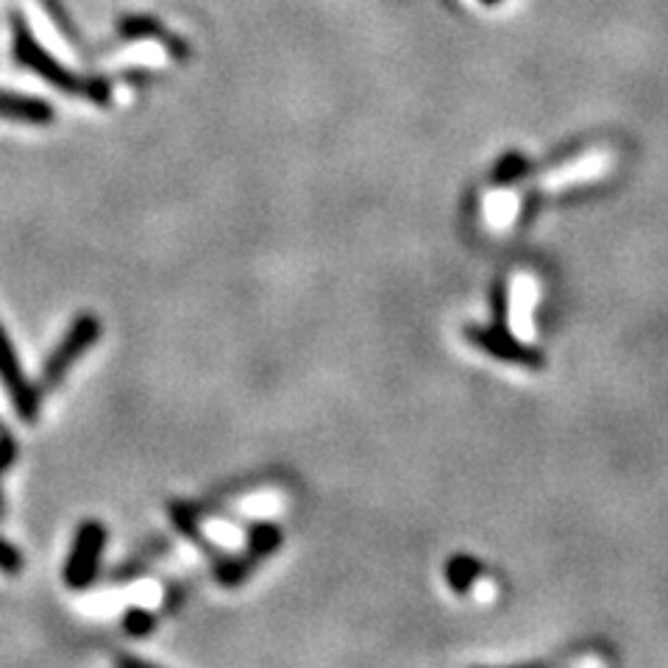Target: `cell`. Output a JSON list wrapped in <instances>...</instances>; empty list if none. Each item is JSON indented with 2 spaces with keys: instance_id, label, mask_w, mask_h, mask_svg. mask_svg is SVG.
Here are the masks:
<instances>
[{
  "instance_id": "obj_1",
  "label": "cell",
  "mask_w": 668,
  "mask_h": 668,
  "mask_svg": "<svg viewBox=\"0 0 668 668\" xmlns=\"http://www.w3.org/2000/svg\"><path fill=\"white\" fill-rule=\"evenodd\" d=\"M98 341H101V321L95 316H89V312L78 316L76 321H73V326L67 329V334L59 341V346L51 351V357L45 360L42 382H39L42 391L45 393L57 391V387L64 382V376L76 368V362L82 360L84 354H87Z\"/></svg>"
},
{
  "instance_id": "obj_2",
  "label": "cell",
  "mask_w": 668,
  "mask_h": 668,
  "mask_svg": "<svg viewBox=\"0 0 668 668\" xmlns=\"http://www.w3.org/2000/svg\"><path fill=\"white\" fill-rule=\"evenodd\" d=\"M103 548H107V527L101 521H84L73 537L67 562H64V585L73 591H84L92 585L95 574L101 568Z\"/></svg>"
},
{
  "instance_id": "obj_3",
  "label": "cell",
  "mask_w": 668,
  "mask_h": 668,
  "mask_svg": "<svg viewBox=\"0 0 668 668\" xmlns=\"http://www.w3.org/2000/svg\"><path fill=\"white\" fill-rule=\"evenodd\" d=\"M12 28H14V57H17L20 64H26L28 70H34L37 76H42L45 82L53 84V87L62 89V92L70 95L82 92L84 89L82 78H78L76 73H70L53 53L45 51L42 45L34 39V34L28 32L26 20L14 17Z\"/></svg>"
},
{
  "instance_id": "obj_4",
  "label": "cell",
  "mask_w": 668,
  "mask_h": 668,
  "mask_svg": "<svg viewBox=\"0 0 668 668\" xmlns=\"http://www.w3.org/2000/svg\"><path fill=\"white\" fill-rule=\"evenodd\" d=\"M0 385L7 391L9 401H12L14 412L26 423H34L39 418V387L28 382L26 371L20 368L17 354H14L12 341H9L7 329L0 326Z\"/></svg>"
},
{
  "instance_id": "obj_5",
  "label": "cell",
  "mask_w": 668,
  "mask_h": 668,
  "mask_svg": "<svg viewBox=\"0 0 668 668\" xmlns=\"http://www.w3.org/2000/svg\"><path fill=\"white\" fill-rule=\"evenodd\" d=\"M0 117L14 123H28V126H45L53 121V107L34 95L3 92L0 89Z\"/></svg>"
},
{
  "instance_id": "obj_6",
  "label": "cell",
  "mask_w": 668,
  "mask_h": 668,
  "mask_svg": "<svg viewBox=\"0 0 668 668\" xmlns=\"http://www.w3.org/2000/svg\"><path fill=\"white\" fill-rule=\"evenodd\" d=\"M121 34L128 39H143V37H157V39H164L168 42V51L173 53V57H184L187 53V48H184L182 39H173L164 34L162 26H157L153 20H143V17H128L123 20V26H121Z\"/></svg>"
},
{
  "instance_id": "obj_7",
  "label": "cell",
  "mask_w": 668,
  "mask_h": 668,
  "mask_svg": "<svg viewBox=\"0 0 668 668\" xmlns=\"http://www.w3.org/2000/svg\"><path fill=\"white\" fill-rule=\"evenodd\" d=\"M282 543V530L273 527V523H257L248 535V548H251V557H265L271 555L273 548H279Z\"/></svg>"
},
{
  "instance_id": "obj_8",
  "label": "cell",
  "mask_w": 668,
  "mask_h": 668,
  "mask_svg": "<svg viewBox=\"0 0 668 668\" xmlns=\"http://www.w3.org/2000/svg\"><path fill=\"white\" fill-rule=\"evenodd\" d=\"M157 627V618H153L151 607L148 605H134L128 607L126 616H123V630L134 638H143Z\"/></svg>"
},
{
  "instance_id": "obj_9",
  "label": "cell",
  "mask_w": 668,
  "mask_h": 668,
  "mask_svg": "<svg viewBox=\"0 0 668 668\" xmlns=\"http://www.w3.org/2000/svg\"><path fill=\"white\" fill-rule=\"evenodd\" d=\"M477 571H480V566H477L473 560H468V557H455V560L448 562V568H446L448 585L455 587L457 593H466L468 587H471Z\"/></svg>"
},
{
  "instance_id": "obj_10",
  "label": "cell",
  "mask_w": 668,
  "mask_h": 668,
  "mask_svg": "<svg viewBox=\"0 0 668 668\" xmlns=\"http://www.w3.org/2000/svg\"><path fill=\"white\" fill-rule=\"evenodd\" d=\"M248 571H251V557H248V560H232V557H228V560L218 562V568H214V577H218L221 585L234 587L246 580Z\"/></svg>"
},
{
  "instance_id": "obj_11",
  "label": "cell",
  "mask_w": 668,
  "mask_h": 668,
  "mask_svg": "<svg viewBox=\"0 0 668 668\" xmlns=\"http://www.w3.org/2000/svg\"><path fill=\"white\" fill-rule=\"evenodd\" d=\"M23 568H26V562H23V555H20L12 543L0 537V574L17 577Z\"/></svg>"
},
{
  "instance_id": "obj_12",
  "label": "cell",
  "mask_w": 668,
  "mask_h": 668,
  "mask_svg": "<svg viewBox=\"0 0 668 668\" xmlns=\"http://www.w3.org/2000/svg\"><path fill=\"white\" fill-rule=\"evenodd\" d=\"M207 535L212 537L214 543H221V546H237V543H243V535L234 530L232 523H209Z\"/></svg>"
},
{
  "instance_id": "obj_13",
  "label": "cell",
  "mask_w": 668,
  "mask_h": 668,
  "mask_svg": "<svg viewBox=\"0 0 668 668\" xmlns=\"http://www.w3.org/2000/svg\"><path fill=\"white\" fill-rule=\"evenodd\" d=\"M516 198H510V196H498V198H493V203L491 207H487V214H491V221H496V223H505V221H510L512 218V212H516Z\"/></svg>"
},
{
  "instance_id": "obj_14",
  "label": "cell",
  "mask_w": 668,
  "mask_h": 668,
  "mask_svg": "<svg viewBox=\"0 0 668 668\" xmlns=\"http://www.w3.org/2000/svg\"><path fill=\"white\" fill-rule=\"evenodd\" d=\"M523 162L518 157H507L505 162H498L496 168V182H510V178H516L518 173H521Z\"/></svg>"
},
{
  "instance_id": "obj_15",
  "label": "cell",
  "mask_w": 668,
  "mask_h": 668,
  "mask_svg": "<svg viewBox=\"0 0 668 668\" xmlns=\"http://www.w3.org/2000/svg\"><path fill=\"white\" fill-rule=\"evenodd\" d=\"M17 457V448H14V441L9 435H0V477L9 471V466Z\"/></svg>"
},
{
  "instance_id": "obj_16",
  "label": "cell",
  "mask_w": 668,
  "mask_h": 668,
  "mask_svg": "<svg viewBox=\"0 0 668 668\" xmlns=\"http://www.w3.org/2000/svg\"><path fill=\"white\" fill-rule=\"evenodd\" d=\"M276 505L279 502L273 496H259V498H251V502H246L243 510H248L251 516H268V512H271Z\"/></svg>"
},
{
  "instance_id": "obj_17",
  "label": "cell",
  "mask_w": 668,
  "mask_h": 668,
  "mask_svg": "<svg viewBox=\"0 0 668 668\" xmlns=\"http://www.w3.org/2000/svg\"><path fill=\"white\" fill-rule=\"evenodd\" d=\"M485 7H496V3H502V0H482Z\"/></svg>"
},
{
  "instance_id": "obj_18",
  "label": "cell",
  "mask_w": 668,
  "mask_h": 668,
  "mask_svg": "<svg viewBox=\"0 0 668 668\" xmlns=\"http://www.w3.org/2000/svg\"><path fill=\"white\" fill-rule=\"evenodd\" d=\"M0 518H3V493H0Z\"/></svg>"
}]
</instances>
